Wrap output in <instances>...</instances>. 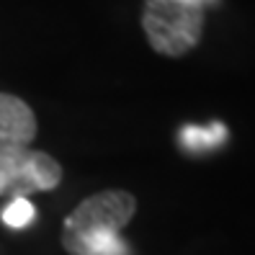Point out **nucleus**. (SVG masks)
<instances>
[{
  "instance_id": "nucleus-1",
  "label": "nucleus",
  "mask_w": 255,
  "mask_h": 255,
  "mask_svg": "<svg viewBox=\"0 0 255 255\" xmlns=\"http://www.w3.org/2000/svg\"><path fill=\"white\" fill-rule=\"evenodd\" d=\"M137 201L127 191H101L78 204L62 224V245L70 255H129L119 232L131 222Z\"/></svg>"
},
{
  "instance_id": "nucleus-2",
  "label": "nucleus",
  "mask_w": 255,
  "mask_h": 255,
  "mask_svg": "<svg viewBox=\"0 0 255 255\" xmlns=\"http://www.w3.org/2000/svg\"><path fill=\"white\" fill-rule=\"evenodd\" d=\"M204 13L196 0H144L142 28L149 47L165 57L188 54L201 41Z\"/></svg>"
},
{
  "instance_id": "nucleus-3",
  "label": "nucleus",
  "mask_w": 255,
  "mask_h": 255,
  "mask_svg": "<svg viewBox=\"0 0 255 255\" xmlns=\"http://www.w3.org/2000/svg\"><path fill=\"white\" fill-rule=\"evenodd\" d=\"M62 181V165L52 155L31 147L0 152V196L26 199L39 191H52Z\"/></svg>"
},
{
  "instance_id": "nucleus-4",
  "label": "nucleus",
  "mask_w": 255,
  "mask_h": 255,
  "mask_svg": "<svg viewBox=\"0 0 255 255\" xmlns=\"http://www.w3.org/2000/svg\"><path fill=\"white\" fill-rule=\"evenodd\" d=\"M36 137V116L26 101L0 93V152L28 147Z\"/></svg>"
},
{
  "instance_id": "nucleus-5",
  "label": "nucleus",
  "mask_w": 255,
  "mask_h": 255,
  "mask_svg": "<svg viewBox=\"0 0 255 255\" xmlns=\"http://www.w3.org/2000/svg\"><path fill=\"white\" fill-rule=\"evenodd\" d=\"M178 139H181V147L186 152H209V149H217L222 147L224 142L230 139V131L224 124H206V127H183L181 134H178Z\"/></svg>"
},
{
  "instance_id": "nucleus-6",
  "label": "nucleus",
  "mask_w": 255,
  "mask_h": 255,
  "mask_svg": "<svg viewBox=\"0 0 255 255\" xmlns=\"http://www.w3.org/2000/svg\"><path fill=\"white\" fill-rule=\"evenodd\" d=\"M34 217H36V209L31 206L28 199H10V204L3 209V214H0V219H3L8 227H13V230L28 227V224L34 222Z\"/></svg>"
},
{
  "instance_id": "nucleus-7",
  "label": "nucleus",
  "mask_w": 255,
  "mask_h": 255,
  "mask_svg": "<svg viewBox=\"0 0 255 255\" xmlns=\"http://www.w3.org/2000/svg\"><path fill=\"white\" fill-rule=\"evenodd\" d=\"M196 3H201V5L206 8V5H214V3H217V0H196Z\"/></svg>"
}]
</instances>
